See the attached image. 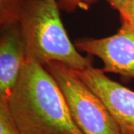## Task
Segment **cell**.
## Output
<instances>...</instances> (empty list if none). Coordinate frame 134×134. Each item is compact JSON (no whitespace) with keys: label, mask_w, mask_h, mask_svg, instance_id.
I'll return each instance as SVG.
<instances>
[{"label":"cell","mask_w":134,"mask_h":134,"mask_svg":"<svg viewBox=\"0 0 134 134\" xmlns=\"http://www.w3.org/2000/svg\"><path fill=\"white\" fill-rule=\"evenodd\" d=\"M8 105L20 134H83L54 77L25 59Z\"/></svg>","instance_id":"obj_1"},{"label":"cell","mask_w":134,"mask_h":134,"mask_svg":"<svg viewBox=\"0 0 134 134\" xmlns=\"http://www.w3.org/2000/svg\"><path fill=\"white\" fill-rule=\"evenodd\" d=\"M75 72L104 102L121 134H134V91L110 79L101 69Z\"/></svg>","instance_id":"obj_5"},{"label":"cell","mask_w":134,"mask_h":134,"mask_svg":"<svg viewBox=\"0 0 134 134\" xmlns=\"http://www.w3.org/2000/svg\"><path fill=\"white\" fill-rule=\"evenodd\" d=\"M27 0H0V29L18 23Z\"/></svg>","instance_id":"obj_7"},{"label":"cell","mask_w":134,"mask_h":134,"mask_svg":"<svg viewBox=\"0 0 134 134\" xmlns=\"http://www.w3.org/2000/svg\"><path fill=\"white\" fill-rule=\"evenodd\" d=\"M119 14L121 25L134 30V0H128L125 8Z\"/></svg>","instance_id":"obj_10"},{"label":"cell","mask_w":134,"mask_h":134,"mask_svg":"<svg viewBox=\"0 0 134 134\" xmlns=\"http://www.w3.org/2000/svg\"><path fill=\"white\" fill-rule=\"evenodd\" d=\"M0 134H20L7 100H0Z\"/></svg>","instance_id":"obj_8"},{"label":"cell","mask_w":134,"mask_h":134,"mask_svg":"<svg viewBox=\"0 0 134 134\" xmlns=\"http://www.w3.org/2000/svg\"><path fill=\"white\" fill-rule=\"evenodd\" d=\"M26 59L25 43L19 23L1 29L0 100H8Z\"/></svg>","instance_id":"obj_6"},{"label":"cell","mask_w":134,"mask_h":134,"mask_svg":"<svg viewBox=\"0 0 134 134\" xmlns=\"http://www.w3.org/2000/svg\"><path fill=\"white\" fill-rule=\"evenodd\" d=\"M78 50L100 58L104 73H115L134 79V30L121 26L113 35L104 38H81L75 40Z\"/></svg>","instance_id":"obj_4"},{"label":"cell","mask_w":134,"mask_h":134,"mask_svg":"<svg viewBox=\"0 0 134 134\" xmlns=\"http://www.w3.org/2000/svg\"><path fill=\"white\" fill-rule=\"evenodd\" d=\"M19 23L25 43L26 59L45 66L62 63L75 71L92 66V60L81 55L71 42L60 19L57 0H27Z\"/></svg>","instance_id":"obj_2"},{"label":"cell","mask_w":134,"mask_h":134,"mask_svg":"<svg viewBox=\"0 0 134 134\" xmlns=\"http://www.w3.org/2000/svg\"><path fill=\"white\" fill-rule=\"evenodd\" d=\"M107 2L111 5L113 8L119 12L122 11L125 7L127 5L128 0H106Z\"/></svg>","instance_id":"obj_11"},{"label":"cell","mask_w":134,"mask_h":134,"mask_svg":"<svg viewBox=\"0 0 134 134\" xmlns=\"http://www.w3.org/2000/svg\"><path fill=\"white\" fill-rule=\"evenodd\" d=\"M60 86L75 123L83 134H121L104 102L76 72L62 63L45 66Z\"/></svg>","instance_id":"obj_3"},{"label":"cell","mask_w":134,"mask_h":134,"mask_svg":"<svg viewBox=\"0 0 134 134\" xmlns=\"http://www.w3.org/2000/svg\"><path fill=\"white\" fill-rule=\"evenodd\" d=\"M98 0H57L60 10L72 13L77 9L88 10Z\"/></svg>","instance_id":"obj_9"}]
</instances>
